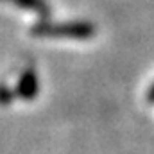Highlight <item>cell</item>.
Instances as JSON below:
<instances>
[{"instance_id":"1","label":"cell","mask_w":154,"mask_h":154,"mask_svg":"<svg viewBox=\"0 0 154 154\" xmlns=\"http://www.w3.org/2000/svg\"><path fill=\"white\" fill-rule=\"evenodd\" d=\"M32 34L48 38H90L95 34V27L86 22H66V23H48L41 22L32 27Z\"/></svg>"},{"instance_id":"2","label":"cell","mask_w":154,"mask_h":154,"mask_svg":"<svg viewBox=\"0 0 154 154\" xmlns=\"http://www.w3.org/2000/svg\"><path fill=\"white\" fill-rule=\"evenodd\" d=\"M16 91L25 100H31V99L36 97V93H38V79H36V74L32 70H25L23 72V75L20 77V81H18Z\"/></svg>"},{"instance_id":"3","label":"cell","mask_w":154,"mask_h":154,"mask_svg":"<svg viewBox=\"0 0 154 154\" xmlns=\"http://www.w3.org/2000/svg\"><path fill=\"white\" fill-rule=\"evenodd\" d=\"M5 2H13V4H16L20 7L32 9L38 14H47L48 13V5H47L45 0H5Z\"/></svg>"},{"instance_id":"4","label":"cell","mask_w":154,"mask_h":154,"mask_svg":"<svg viewBox=\"0 0 154 154\" xmlns=\"http://www.w3.org/2000/svg\"><path fill=\"white\" fill-rule=\"evenodd\" d=\"M13 99V91H9L7 88H4V86H0V102H9Z\"/></svg>"},{"instance_id":"5","label":"cell","mask_w":154,"mask_h":154,"mask_svg":"<svg viewBox=\"0 0 154 154\" xmlns=\"http://www.w3.org/2000/svg\"><path fill=\"white\" fill-rule=\"evenodd\" d=\"M149 100L154 102V84H152V88H151V91H149Z\"/></svg>"}]
</instances>
